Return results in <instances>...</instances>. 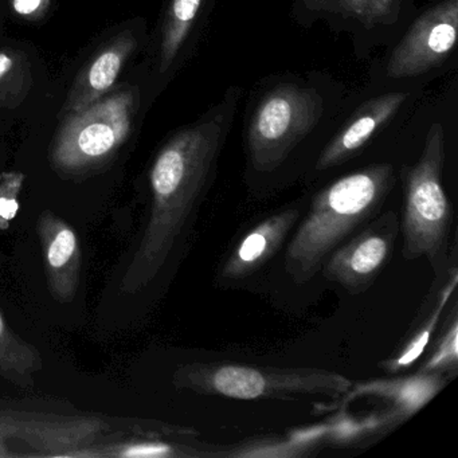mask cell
I'll return each instance as SVG.
<instances>
[{
    "instance_id": "10",
    "label": "cell",
    "mask_w": 458,
    "mask_h": 458,
    "mask_svg": "<svg viewBox=\"0 0 458 458\" xmlns=\"http://www.w3.org/2000/svg\"><path fill=\"white\" fill-rule=\"evenodd\" d=\"M50 293L57 301L71 302L81 281V248L79 237L68 222L44 211L38 219Z\"/></svg>"
},
{
    "instance_id": "4",
    "label": "cell",
    "mask_w": 458,
    "mask_h": 458,
    "mask_svg": "<svg viewBox=\"0 0 458 458\" xmlns=\"http://www.w3.org/2000/svg\"><path fill=\"white\" fill-rule=\"evenodd\" d=\"M444 128L436 123L426 136L425 148L415 165L402 168L403 210L401 233L402 254L409 261L425 257L438 275L449 261V238L453 227V208L444 184Z\"/></svg>"
},
{
    "instance_id": "23",
    "label": "cell",
    "mask_w": 458,
    "mask_h": 458,
    "mask_svg": "<svg viewBox=\"0 0 458 458\" xmlns=\"http://www.w3.org/2000/svg\"><path fill=\"white\" fill-rule=\"evenodd\" d=\"M50 0H12L15 14L23 18H38L47 13Z\"/></svg>"
},
{
    "instance_id": "1",
    "label": "cell",
    "mask_w": 458,
    "mask_h": 458,
    "mask_svg": "<svg viewBox=\"0 0 458 458\" xmlns=\"http://www.w3.org/2000/svg\"><path fill=\"white\" fill-rule=\"evenodd\" d=\"M232 108L219 109L176 133L155 157L149 173L152 205L122 289L136 293L165 267L211 182L229 128Z\"/></svg>"
},
{
    "instance_id": "7",
    "label": "cell",
    "mask_w": 458,
    "mask_h": 458,
    "mask_svg": "<svg viewBox=\"0 0 458 458\" xmlns=\"http://www.w3.org/2000/svg\"><path fill=\"white\" fill-rule=\"evenodd\" d=\"M399 233L401 222L395 211L375 216L329 254L321 267L324 278L351 296L369 291L387 267Z\"/></svg>"
},
{
    "instance_id": "2",
    "label": "cell",
    "mask_w": 458,
    "mask_h": 458,
    "mask_svg": "<svg viewBox=\"0 0 458 458\" xmlns=\"http://www.w3.org/2000/svg\"><path fill=\"white\" fill-rule=\"evenodd\" d=\"M396 175L379 163L348 174L318 192L285 253V270L296 284L312 280L329 254L379 214Z\"/></svg>"
},
{
    "instance_id": "18",
    "label": "cell",
    "mask_w": 458,
    "mask_h": 458,
    "mask_svg": "<svg viewBox=\"0 0 458 458\" xmlns=\"http://www.w3.org/2000/svg\"><path fill=\"white\" fill-rule=\"evenodd\" d=\"M42 369L38 351L21 339L0 312V372L10 379H29Z\"/></svg>"
},
{
    "instance_id": "8",
    "label": "cell",
    "mask_w": 458,
    "mask_h": 458,
    "mask_svg": "<svg viewBox=\"0 0 458 458\" xmlns=\"http://www.w3.org/2000/svg\"><path fill=\"white\" fill-rule=\"evenodd\" d=\"M457 25L458 0H445L423 13L391 55L388 74L402 79L436 68L454 47Z\"/></svg>"
},
{
    "instance_id": "21",
    "label": "cell",
    "mask_w": 458,
    "mask_h": 458,
    "mask_svg": "<svg viewBox=\"0 0 458 458\" xmlns=\"http://www.w3.org/2000/svg\"><path fill=\"white\" fill-rule=\"evenodd\" d=\"M23 415L4 414L0 412V457H10L7 439L18 438L22 428Z\"/></svg>"
},
{
    "instance_id": "11",
    "label": "cell",
    "mask_w": 458,
    "mask_h": 458,
    "mask_svg": "<svg viewBox=\"0 0 458 458\" xmlns=\"http://www.w3.org/2000/svg\"><path fill=\"white\" fill-rule=\"evenodd\" d=\"M299 216L297 208H289L262 219L235 243L219 270L218 280L233 283L262 269L283 248Z\"/></svg>"
},
{
    "instance_id": "12",
    "label": "cell",
    "mask_w": 458,
    "mask_h": 458,
    "mask_svg": "<svg viewBox=\"0 0 458 458\" xmlns=\"http://www.w3.org/2000/svg\"><path fill=\"white\" fill-rule=\"evenodd\" d=\"M406 100V93L393 92L367 101L327 144L318 157L316 168L318 171L329 170L355 157L391 122Z\"/></svg>"
},
{
    "instance_id": "17",
    "label": "cell",
    "mask_w": 458,
    "mask_h": 458,
    "mask_svg": "<svg viewBox=\"0 0 458 458\" xmlns=\"http://www.w3.org/2000/svg\"><path fill=\"white\" fill-rule=\"evenodd\" d=\"M430 352L426 355L418 371L438 374L454 379L458 371V310L457 300L453 299L450 312L439 327Z\"/></svg>"
},
{
    "instance_id": "16",
    "label": "cell",
    "mask_w": 458,
    "mask_h": 458,
    "mask_svg": "<svg viewBox=\"0 0 458 458\" xmlns=\"http://www.w3.org/2000/svg\"><path fill=\"white\" fill-rule=\"evenodd\" d=\"M203 0H171L160 42V72L168 71L189 37Z\"/></svg>"
},
{
    "instance_id": "15",
    "label": "cell",
    "mask_w": 458,
    "mask_h": 458,
    "mask_svg": "<svg viewBox=\"0 0 458 458\" xmlns=\"http://www.w3.org/2000/svg\"><path fill=\"white\" fill-rule=\"evenodd\" d=\"M90 447V446H89ZM92 449V447H90ZM79 457L179 458L216 457V447L189 442L160 441L159 437L143 441L119 442L101 449H84Z\"/></svg>"
},
{
    "instance_id": "13",
    "label": "cell",
    "mask_w": 458,
    "mask_h": 458,
    "mask_svg": "<svg viewBox=\"0 0 458 458\" xmlns=\"http://www.w3.org/2000/svg\"><path fill=\"white\" fill-rule=\"evenodd\" d=\"M449 382L447 377L438 374L417 371L410 377L391 380H372V382L352 385L343 398L356 399L361 396H377L391 404L383 428H395L407 418L420 411Z\"/></svg>"
},
{
    "instance_id": "6",
    "label": "cell",
    "mask_w": 458,
    "mask_h": 458,
    "mask_svg": "<svg viewBox=\"0 0 458 458\" xmlns=\"http://www.w3.org/2000/svg\"><path fill=\"white\" fill-rule=\"evenodd\" d=\"M324 114L323 98L312 88L283 85L259 101L248 128L254 170L272 173L307 138Z\"/></svg>"
},
{
    "instance_id": "19",
    "label": "cell",
    "mask_w": 458,
    "mask_h": 458,
    "mask_svg": "<svg viewBox=\"0 0 458 458\" xmlns=\"http://www.w3.org/2000/svg\"><path fill=\"white\" fill-rule=\"evenodd\" d=\"M372 0H307V6L315 12H329L343 17L355 18L366 25Z\"/></svg>"
},
{
    "instance_id": "14",
    "label": "cell",
    "mask_w": 458,
    "mask_h": 458,
    "mask_svg": "<svg viewBox=\"0 0 458 458\" xmlns=\"http://www.w3.org/2000/svg\"><path fill=\"white\" fill-rule=\"evenodd\" d=\"M135 47L136 38L130 31L106 44L74 84L66 104L68 114L82 111L104 98L114 87Z\"/></svg>"
},
{
    "instance_id": "20",
    "label": "cell",
    "mask_w": 458,
    "mask_h": 458,
    "mask_svg": "<svg viewBox=\"0 0 458 458\" xmlns=\"http://www.w3.org/2000/svg\"><path fill=\"white\" fill-rule=\"evenodd\" d=\"M25 176L22 174L10 173L4 174L2 182H0V222L9 224L15 216H17L18 192L22 187Z\"/></svg>"
},
{
    "instance_id": "5",
    "label": "cell",
    "mask_w": 458,
    "mask_h": 458,
    "mask_svg": "<svg viewBox=\"0 0 458 458\" xmlns=\"http://www.w3.org/2000/svg\"><path fill=\"white\" fill-rule=\"evenodd\" d=\"M138 100V90L127 88L68 114L53 147L55 167L81 174L108 162L130 138Z\"/></svg>"
},
{
    "instance_id": "3",
    "label": "cell",
    "mask_w": 458,
    "mask_h": 458,
    "mask_svg": "<svg viewBox=\"0 0 458 458\" xmlns=\"http://www.w3.org/2000/svg\"><path fill=\"white\" fill-rule=\"evenodd\" d=\"M176 388L199 395L237 401H296L310 396L340 399L352 380L339 372L310 367L249 366L227 361H195L174 372Z\"/></svg>"
},
{
    "instance_id": "22",
    "label": "cell",
    "mask_w": 458,
    "mask_h": 458,
    "mask_svg": "<svg viewBox=\"0 0 458 458\" xmlns=\"http://www.w3.org/2000/svg\"><path fill=\"white\" fill-rule=\"evenodd\" d=\"M401 0H372L366 26L379 25L395 20Z\"/></svg>"
},
{
    "instance_id": "24",
    "label": "cell",
    "mask_w": 458,
    "mask_h": 458,
    "mask_svg": "<svg viewBox=\"0 0 458 458\" xmlns=\"http://www.w3.org/2000/svg\"><path fill=\"white\" fill-rule=\"evenodd\" d=\"M14 68V58L7 53L0 52V80L4 79Z\"/></svg>"
},
{
    "instance_id": "9",
    "label": "cell",
    "mask_w": 458,
    "mask_h": 458,
    "mask_svg": "<svg viewBox=\"0 0 458 458\" xmlns=\"http://www.w3.org/2000/svg\"><path fill=\"white\" fill-rule=\"evenodd\" d=\"M458 284L457 243H453L449 261L441 273L434 276L428 296L420 305L417 318L410 327L403 344L390 358L380 363V369L387 374L407 371L423 355L431 337L438 329L442 313L447 302L454 297Z\"/></svg>"
}]
</instances>
